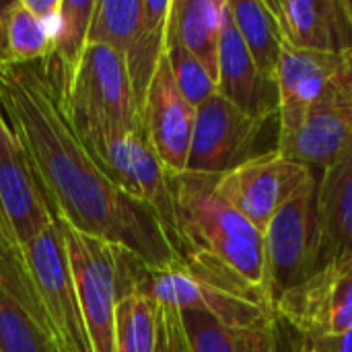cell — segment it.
Wrapping results in <instances>:
<instances>
[{
    "instance_id": "6da1fadb",
    "label": "cell",
    "mask_w": 352,
    "mask_h": 352,
    "mask_svg": "<svg viewBox=\"0 0 352 352\" xmlns=\"http://www.w3.org/2000/svg\"><path fill=\"white\" fill-rule=\"evenodd\" d=\"M0 101L56 217L80 233L124 248L153 270L182 264L155 210L122 192L72 130L39 62L0 64Z\"/></svg>"
},
{
    "instance_id": "7a4b0ae2",
    "label": "cell",
    "mask_w": 352,
    "mask_h": 352,
    "mask_svg": "<svg viewBox=\"0 0 352 352\" xmlns=\"http://www.w3.org/2000/svg\"><path fill=\"white\" fill-rule=\"evenodd\" d=\"M173 233L182 264L194 274L274 311L262 233L217 192V175L171 173Z\"/></svg>"
},
{
    "instance_id": "3957f363",
    "label": "cell",
    "mask_w": 352,
    "mask_h": 352,
    "mask_svg": "<svg viewBox=\"0 0 352 352\" xmlns=\"http://www.w3.org/2000/svg\"><path fill=\"white\" fill-rule=\"evenodd\" d=\"M60 111L78 138L142 130L124 56L107 45L89 43Z\"/></svg>"
},
{
    "instance_id": "277c9868",
    "label": "cell",
    "mask_w": 352,
    "mask_h": 352,
    "mask_svg": "<svg viewBox=\"0 0 352 352\" xmlns=\"http://www.w3.org/2000/svg\"><path fill=\"white\" fill-rule=\"evenodd\" d=\"M12 252L19 258L31 291L37 297L52 340L66 352H93L70 270L68 252L56 219L43 233Z\"/></svg>"
},
{
    "instance_id": "5b68a950",
    "label": "cell",
    "mask_w": 352,
    "mask_h": 352,
    "mask_svg": "<svg viewBox=\"0 0 352 352\" xmlns=\"http://www.w3.org/2000/svg\"><path fill=\"white\" fill-rule=\"evenodd\" d=\"M70 270L93 352H116V309L124 295V248L80 233L60 217Z\"/></svg>"
},
{
    "instance_id": "8992f818",
    "label": "cell",
    "mask_w": 352,
    "mask_h": 352,
    "mask_svg": "<svg viewBox=\"0 0 352 352\" xmlns=\"http://www.w3.org/2000/svg\"><path fill=\"white\" fill-rule=\"evenodd\" d=\"M54 219V208L35 175L31 157L0 101V248H23Z\"/></svg>"
},
{
    "instance_id": "52a82bcc",
    "label": "cell",
    "mask_w": 352,
    "mask_h": 352,
    "mask_svg": "<svg viewBox=\"0 0 352 352\" xmlns=\"http://www.w3.org/2000/svg\"><path fill=\"white\" fill-rule=\"evenodd\" d=\"M316 177L309 165L270 148L217 175V192L264 233L274 214Z\"/></svg>"
},
{
    "instance_id": "ba28073f",
    "label": "cell",
    "mask_w": 352,
    "mask_h": 352,
    "mask_svg": "<svg viewBox=\"0 0 352 352\" xmlns=\"http://www.w3.org/2000/svg\"><path fill=\"white\" fill-rule=\"evenodd\" d=\"M95 157L103 173L128 196L144 202L165 225L169 239L173 233V194L171 173L165 169L144 130L93 134L80 138ZM173 243V241H171Z\"/></svg>"
},
{
    "instance_id": "9c48e42d",
    "label": "cell",
    "mask_w": 352,
    "mask_h": 352,
    "mask_svg": "<svg viewBox=\"0 0 352 352\" xmlns=\"http://www.w3.org/2000/svg\"><path fill=\"white\" fill-rule=\"evenodd\" d=\"M134 291L151 297L161 307L204 314L225 326H260L276 318L270 307L202 278L184 264L163 270L142 266Z\"/></svg>"
},
{
    "instance_id": "30bf717a",
    "label": "cell",
    "mask_w": 352,
    "mask_h": 352,
    "mask_svg": "<svg viewBox=\"0 0 352 352\" xmlns=\"http://www.w3.org/2000/svg\"><path fill=\"white\" fill-rule=\"evenodd\" d=\"M316 192L318 177L311 179L289 204H285L262 233L272 303L318 270Z\"/></svg>"
},
{
    "instance_id": "8fae6325",
    "label": "cell",
    "mask_w": 352,
    "mask_h": 352,
    "mask_svg": "<svg viewBox=\"0 0 352 352\" xmlns=\"http://www.w3.org/2000/svg\"><path fill=\"white\" fill-rule=\"evenodd\" d=\"M274 316L299 336H334L352 330V254L318 268L283 293Z\"/></svg>"
},
{
    "instance_id": "7c38bea8",
    "label": "cell",
    "mask_w": 352,
    "mask_h": 352,
    "mask_svg": "<svg viewBox=\"0 0 352 352\" xmlns=\"http://www.w3.org/2000/svg\"><path fill=\"white\" fill-rule=\"evenodd\" d=\"M270 118H254L214 93L196 109V126L186 171L223 175L250 161Z\"/></svg>"
},
{
    "instance_id": "4fadbf2b",
    "label": "cell",
    "mask_w": 352,
    "mask_h": 352,
    "mask_svg": "<svg viewBox=\"0 0 352 352\" xmlns=\"http://www.w3.org/2000/svg\"><path fill=\"white\" fill-rule=\"evenodd\" d=\"M287 157L328 169L352 157V52L328 85L322 99L309 111L303 128L285 146H276Z\"/></svg>"
},
{
    "instance_id": "5bb4252c",
    "label": "cell",
    "mask_w": 352,
    "mask_h": 352,
    "mask_svg": "<svg viewBox=\"0 0 352 352\" xmlns=\"http://www.w3.org/2000/svg\"><path fill=\"white\" fill-rule=\"evenodd\" d=\"M349 54V52H346ZM346 54H322L295 50L285 43L276 68L278 89V142L285 146L303 128L309 111L322 99L340 70Z\"/></svg>"
},
{
    "instance_id": "9a60e30c",
    "label": "cell",
    "mask_w": 352,
    "mask_h": 352,
    "mask_svg": "<svg viewBox=\"0 0 352 352\" xmlns=\"http://www.w3.org/2000/svg\"><path fill=\"white\" fill-rule=\"evenodd\" d=\"M196 107L177 89L167 58H163L142 105V130L169 173L188 167Z\"/></svg>"
},
{
    "instance_id": "2e32d148",
    "label": "cell",
    "mask_w": 352,
    "mask_h": 352,
    "mask_svg": "<svg viewBox=\"0 0 352 352\" xmlns=\"http://www.w3.org/2000/svg\"><path fill=\"white\" fill-rule=\"evenodd\" d=\"M266 4L287 45L322 54L352 52V25L344 0H266Z\"/></svg>"
},
{
    "instance_id": "e0dca14e",
    "label": "cell",
    "mask_w": 352,
    "mask_h": 352,
    "mask_svg": "<svg viewBox=\"0 0 352 352\" xmlns=\"http://www.w3.org/2000/svg\"><path fill=\"white\" fill-rule=\"evenodd\" d=\"M52 334L12 250L0 248V352H50Z\"/></svg>"
},
{
    "instance_id": "ac0fdd59",
    "label": "cell",
    "mask_w": 352,
    "mask_h": 352,
    "mask_svg": "<svg viewBox=\"0 0 352 352\" xmlns=\"http://www.w3.org/2000/svg\"><path fill=\"white\" fill-rule=\"evenodd\" d=\"M217 93L254 118H278L276 78L266 76L248 52L227 8L219 50Z\"/></svg>"
},
{
    "instance_id": "d6986e66",
    "label": "cell",
    "mask_w": 352,
    "mask_h": 352,
    "mask_svg": "<svg viewBox=\"0 0 352 352\" xmlns=\"http://www.w3.org/2000/svg\"><path fill=\"white\" fill-rule=\"evenodd\" d=\"M97 0H62L52 35V47L39 62L58 107L66 101L82 56L89 47V29Z\"/></svg>"
},
{
    "instance_id": "ffe728a7",
    "label": "cell",
    "mask_w": 352,
    "mask_h": 352,
    "mask_svg": "<svg viewBox=\"0 0 352 352\" xmlns=\"http://www.w3.org/2000/svg\"><path fill=\"white\" fill-rule=\"evenodd\" d=\"M318 268L352 254V157L324 169L316 192Z\"/></svg>"
},
{
    "instance_id": "44dd1931",
    "label": "cell",
    "mask_w": 352,
    "mask_h": 352,
    "mask_svg": "<svg viewBox=\"0 0 352 352\" xmlns=\"http://www.w3.org/2000/svg\"><path fill=\"white\" fill-rule=\"evenodd\" d=\"M227 0H173L167 35L192 52L219 78V50L225 29Z\"/></svg>"
},
{
    "instance_id": "7402d4cb",
    "label": "cell",
    "mask_w": 352,
    "mask_h": 352,
    "mask_svg": "<svg viewBox=\"0 0 352 352\" xmlns=\"http://www.w3.org/2000/svg\"><path fill=\"white\" fill-rule=\"evenodd\" d=\"M190 352H276L280 344L278 318L260 326H225L217 320L196 314L179 311Z\"/></svg>"
},
{
    "instance_id": "603a6c76",
    "label": "cell",
    "mask_w": 352,
    "mask_h": 352,
    "mask_svg": "<svg viewBox=\"0 0 352 352\" xmlns=\"http://www.w3.org/2000/svg\"><path fill=\"white\" fill-rule=\"evenodd\" d=\"M173 0H142V21L140 27L124 54L132 91L140 109L148 93V87L165 58L167 47V27Z\"/></svg>"
},
{
    "instance_id": "cb8c5ba5",
    "label": "cell",
    "mask_w": 352,
    "mask_h": 352,
    "mask_svg": "<svg viewBox=\"0 0 352 352\" xmlns=\"http://www.w3.org/2000/svg\"><path fill=\"white\" fill-rule=\"evenodd\" d=\"M227 8L258 68L274 78L285 37L266 0H227Z\"/></svg>"
},
{
    "instance_id": "d4e9b609",
    "label": "cell",
    "mask_w": 352,
    "mask_h": 352,
    "mask_svg": "<svg viewBox=\"0 0 352 352\" xmlns=\"http://www.w3.org/2000/svg\"><path fill=\"white\" fill-rule=\"evenodd\" d=\"M54 29L39 21L23 0H12L0 19V64L41 62L52 47Z\"/></svg>"
},
{
    "instance_id": "484cf974",
    "label": "cell",
    "mask_w": 352,
    "mask_h": 352,
    "mask_svg": "<svg viewBox=\"0 0 352 352\" xmlns=\"http://www.w3.org/2000/svg\"><path fill=\"white\" fill-rule=\"evenodd\" d=\"M159 305L134 291L118 301L116 309V352H157Z\"/></svg>"
},
{
    "instance_id": "4316f807",
    "label": "cell",
    "mask_w": 352,
    "mask_h": 352,
    "mask_svg": "<svg viewBox=\"0 0 352 352\" xmlns=\"http://www.w3.org/2000/svg\"><path fill=\"white\" fill-rule=\"evenodd\" d=\"M142 21V0H97L89 29V43L126 54Z\"/></svg>"
},
{
    "instance_id": "83f0119b",
    "label": "cell",
    "mask_w": 352,
    "mask_h": 352,
    "mask_svg": "<svg viewBox=\"0 0 352 352\" xmlns=\"http://www.w3.org/2000/svg\"><path fill=\"white\" fill-rule=\"evenodd\" d=\"M165 58L171 68L173 80L182 95L198 109L204 105L214 93H217V82L204 68V64L188 52L179 41L167 35V47H165Z\"/></svg>"
},
{
    "instance_id": "f1b7e54d",
    "label": "cell",
    "mask_w": 352,
    "mask_h": 352,
    "mask_svg": "<svg viewBox=\"0 0 352 352\" xmlns=\"http://www.w3.org/2000/svg\"><path fill=\"white\" fill-rule=\"evenodd\" d=\"M157 352H190L179 309L159 305V346Z\"/></svg>"
},
{
    "instance_id": "f546056e",
    "label": "cell",
    "mask_w": 352,
    "mask_h": 352,
    "mask_svg": "<svg viewBox=\"0 0 352 352\" xmlns=\"http://www.w3.org/2000/svg\"><path fill=\"white\" fill-rule=\"evenodd\" d=\"M291 352H352V330L334 336H299Z\"/></svg>"
},
{
    "instance_id": "4dcf8cb0",
    "label": "cell",
    "mask_w": 352,
    "mask_h": 352,
    "mask_svg": "<svg viewBox=\"0 0 352 352\" xmlns=\"http://www.w3.org/2000/svg\"><path fill=\"white\" fill-rule=\"evenodd\" d=\"M25 6L39 19L43 21L47 27H56L58 21V12H60V2L62 0H23Z\"/></svg>"
},
{
    "instance_id": "1f68e13d",
    "label": "cell",
    "mask_w": 352,
    "mask_h": 352,
    "mask_svg": "<svg viewBox=\"0 0 352 352\" xmlns=\"http://www.w3.org/2000/svg\"><path fill=\"white\" fill-rule=\"evenodd\" d=\"M12 4V0H0V19H2V14L8 10V6Z\"/></svg>"
},
{
    "instance_id": "d6a6232c",
    "label": "cell",
    "mask_w": 352,
    "mask_h": 352,
    "mask_svg": "<svg viewBox=\"0 0 352 352\" xmlns=\"http://www.w3.org/2000/svg\"><path fill=\"white\" fill-rule=\"evenodd\" d=\"M344 8H346V14H349L352 25V0H344Z\"/></svg>"
},
{
    "instance_id": "836d02e7",
    "label": "cell",
    "mask_w": 352,
    "mask_h": 352,
    "mask_svg": "<svg viewBox=\"0 0 352 352\" xmlns=\"http://www.w3.org/2000/svg\"><path fill=\"white\" fill-rule=\"evenodd\" d=\"M50 352H66V351H64L62 346H58V344H56V342L52 340V349H50Z\"/></svg>"
},
{
    "instance_id": "e575fe53",
    "label": "cell",
    "mask_w": 352,
    "mask_h": 352,
    "mask_svg": "<svg viewBox=\"0 0 352 352\" xmlns=\"http://www.w3.org/2000/svg\"><path fill=\"white\" fill-rule=\"evenodd\" d=\"M276 352H291V349H287V346H285V342H283V336H280V344H278V351Z\"/></svg>"
},
{
    "instance_id": "d590c367",
    "label": "cell",
    "mask_w": 352,
    "mask_h": 352,
    "mask_svg": "<svg viewBox=\"0 0 352 352\" xmlns=\"http://www.w3.org/2000/svg\"><path fill=\"white\" fill-rule=\"evenodd\" d=\"M0 243H2V235H0Z\"/></svg>"
},
{
    "instance_id": "8d00e7d4",
    "label": "cell",
    "mask_w": 352,
    "mask_h": 352,
    "mask_svg": "<svg viewBox=\"0 0 352 352\" xmlns=\"http://www.w3.org/2000/svg\"><path fill=\"white\" fill-rule=\"evenodd\" d=\"M0 235H2V233H0Z\"/></svg>"
}]
</instances>
